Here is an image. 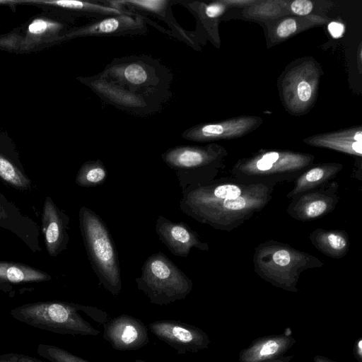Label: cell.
Returning <instances> with one entry per match:
<instances>
[{
    "label": "cell",
    "instance_id": "cell-17",
    "mask_svg": "<svg viewBox=\"0 0 362 362\" xmlns=\"http://www.w3.org/2000/svg\"><path fill=\"white\" fill-rule=\"evenodd\" d=\"M293 339L285 336H272L257 340L240 354L241 362H262L281 356L292 345Z\"/></svg>",
    "mask_w": 362,
    "mask_h": 362
},
{
    "label": "cell",
    "instance_id": "cell-13",
    "mask_svg": "<svg viewBox=\"0 0 362 362\" xmlns=\"http://www.w3.org/2000/svg\"><path fill=\"white\" fill-rule=\"evenodd\" d=\"M0 228L17 236L34 253L41 252L40 228L0 192Z\"/></svg>",
    "mask_w": 362,
    "mask_h": 362
},
{
    "label": "cell",
    "instance_id": "cell-6",
    "mask_svg": "<svg viewBox=\"0 0 362 362\" xmlns=\"http://www.w3.org/2000/svg\"><path fill=\"white\" fill-rule=\"evenodd\" d=\"M135 282L150 302L158 305L184 299L193 287L192 279L162 252L146 259Z\"/></svg>",
    "mask_w": 362,
    "mask_h": 362
},
{
    "label": "cell",
    "instance_id": "cell-27",
    "mask_svg": "<svg viewBox=\"0 0 362 362\" xmlns=\"http://www.w3.org/2000/svg\"><path fill=\"white\" fill-rule=\"evenodd\" d=\"M297 28L296 22L293 18L282 21L276 28V34L280 37H286L293 34Z\"/></svg>",
    "mask_w": 362,
    "mask_h": 362
},
{
    "label": "cell",
    "instance_id": "cell-28",
    "mask_svg": "<svg viewBox=\"0 0 362 362\" xmlns=\"http://www.w3.org/2000/svg\"><path fill=\"white\" fill-rule=\"evenodd\" d=\"M291 8L296 14L305 16L311 12L313 3L308 0H296L291 4Z\"/></svg>",
    "mask_w": 362,
    "mask_h": 362
},
{
    "label": "cell",
    "instance_id": "cell-31",
    "mask_svg": "<svg viewBox=\"0 0 362 362\" xmlns=\"http://www.w3.org/2000/svg\"><path fill=\"white\" fill-rule=\"evenodd\" d=\"M225 10L223 5L220 4H212L206 6L205 14L209 18H216Z\"/></svg>",
    "mask_w": 362,
    "mask_h": 362
},
{
    "label": "cell",
    "instance_id": "cell-29",
    "mask_svg": "<svg viewBox=\"0 0 362 362\" xmlns=\"http://www.w3.org/2000/svg\"><path fill=\"white\" fill-rule=\"evenodd\" d=\"M297 95L302 102H308L312 95V88L310 84L305 81H300L297 88Z\"/></svg>",
    "mask_w": 362,
    "mask_h": 362
},
{
    "label": "cell",
    "instance_id": "cell-19",
    "mask_svg": "<svg viewBox=\"0 0 362 362\" xmlns=\"http://www.w3.org/2000/svg\"><path fill=\"white\" fill-rule=\"evenodd\" d=\"M0 179L19 191H28L32 187V181L17 157L2 151H0Z\"/></svg>",
    "mask_w": 362,
    "mask_h": 362
},
{
    "label": "cell",
    "instance_id": "cell-12",
    "mask_svg": "<svg viewBox=\"0 0 362 362\" xmlns=\"http://www.w3.org/2000/svg\"><path fill=\"white\" fill-rule=\"evenodd\" d=\"M69 216L50 197H45L41 214V230L46 250L50 257H57L66 250L69 242Z\"/></svg>",
    "mask_w": 362,
    "mask_h": 362
},
{
    "label": "cell",
    "instance_id": "cell-4",
    "mask_svg": "<svg viewBox=\"0 0 362 362\" xmlns=\"http://www.w3.org/2000/svg\"><path fill=\"white\" fill-rule=\"evenodd\" d=\"M312 155L290 151H266L236 163L232 177L248 185L269 187L284 182L295 181L313 165Z\"/></svg>",
    "mask_w": 362,
    "mask_h": 362
},
{
    "label": "cell",
    "instance_id": "cell-22",
    "mask_svg": "<svg viewBox=\"0 0 362 362\" xmlns=\"http://www.w3.org/2000/svg\"><path fill=\"white\" fill-rule=\"evenodd\" d=\"M107 177V169L101 160H88L78 170L75 182L82 187H93L104 184Z\"/></svg>",
    "mask_w": 362,
    "mask_h": 362
},
{
    "label": "cell",
    "instance_id": "cell-9",
    "mask_svg": "<svg viewBox=\"0 0 362 362\" xmlns=\"http://www.w3.org/2000/svg\"><path fill=\"white\" fill-rule=\"evenodd\" d=\"M338 184L331 181L315 189L299 194L292 198L287 214L293 219L306 222L319 219L331 213L339 202Z\"/></svg>",
    "mask_w": 362,
    "mask_h": 362
},
{
    "label": "cell",
    "instance_id": "cell-15",
    "mask_svg": "<svg viewBox=\"0 0 362 362\" xmlns=\"http://www.w3.org/2000/svg\"><path fill=\"white\" fill-rule=\"evenodd\" d=\"M343 165L337 163H322L310 166L296 180L286 197L292 199L303 192L321 187L333 180Z\"/></svg>",
    "mask_w": 362,
    "mask_h": 362
},
{
    "label": "cell",
    "instance_id": "cell-11",
    "mask_svg": "<svg viewBox=\"0 0 362 362\" xmlns=\"http://www.w3.org/2000/svg\"><path fill=\"white\" fill-rule=\"evenodd\" d=\"M155 230L160 241L177 257H187L192 248L208 251L209 244L185 222H174L160 215Z\"/></svg>",
    "mask_w": 362,
    "mask_h": 362
},
{
    "label": "cell",
    "instance_id": "cell-21",
    "mask_svg": "<svg viewBox=\"0 0 362 362\" xmlns=\"http://www.w3.org/2000/svg\"><path fill=\"white\" fill-rule=\"evenodd\" d=\"M238 123L208 124L189 129L183 137L194 141H209L238 135Z\"/></svg>",
    "mask_w": 362,
    "mask_h": 362
},
{
    "label": "cell",
    "instance_id": "cell-20",
    "mask_svg": "<svg viewBox=\"0 0 362 362\" xmlns=\"http://www.w3.org/2000/svg\"><path fill=\"white\" fill-rule=\"evenodd\" d=\"M141 23L140 19H134L127 14L117 15L91 24L77 32V35H95L119 33L137 28L141 25Z\"/></svg>",
    "mask_w": 362,
    "mask_h": 362
},
{
    "label": "cell",
    "instance_id": "cell-30",
    "mask_svg": "<svg viewBox=\"0 0 362 362\" xmlns=\"http://www.w3.org/2000/svg\"><path fill=\"white\" fill-rule=\"evenodd\" d=\"M47 28V23L42 19L33 21L28 26V30L33 34H41Z\"/></svg>",
    "mask_w": 362,
    "mask_h": 362
},
{
    "label": "cell",
    "instance_id": "cell-3",
    "mask_svg": "<svg viewBox=\"0 0 362 362\" xmlns=\"http://www.w3.org/2000/svg\"><path fill=\"white\" fill-rule=\"evenodd\" d=\"M79 228L91 267L99 283L112 296L122 291V275L117 251L111 233L95 211L81 206Z\"/></svg>",
    "mask_w": 362,
    "mask_h": 362
},
{
    "label": "cell",
    "instance_id": "cell-33",
    "mask_svg": "<svg viewBox=\"0 0 362 362\" xmlns=\"http://www.w3.org/2000/svg\"><path fill=\"white\" fill-rule=\"evenodd\" d=\"M19 354L6 353L0 354V362H19Z\"/></svg>",
    "mask_w": 362,
    "mask_h": 362
},
{
    "label": "cell",
    "instance_id": "cell-1",
    "mask_svg": "<svg viewBox=\"0 0 362 362\" xmlns=\"http://www.w3.org/2000/svg\"><path fill=\"white\" fill-rule=\"evenodd\" d=\"M274 189L233 177L216 178L182 190L180 209L200 223L229 232L262 211L271 201Z\"/></svg>",
    "mask_w": 362,
    "mask_h": 362
},
{
    "label": "cell",
    "instance_id": "cell-8",
    "mask_svg": "<svg viewBox=\"0 0 362 362\" xmlns=\"http://www.w3.org/2000/svg\"><path fill=\"white\" fill-rule=\"evenodd\" d=\"M149 330L178 354L197 353L207 348L210 340L200 328L184 322L160 320L148 325Z\"/></svg>",
    "mask_w": 362,
    "mask_h": 362
},
{
    "label": "cell",
    "instance_id": "cell-5",
    "mask_svg": "<svg viewBox=\"0 0 362 362\" xmlns=\"http://www.w3.org/2000/svg\"><path fill=\"white\" fill-rule=\"evenodd\" d=\"M83 305L61 300L28 303L10 310L16 320L57 334L96 336L100 331L78 313Z\"/></svg>",
    "mask_w": 362,
    "mask_h": 362
},
{
    "label": "cell",
    "instance_id": "cell-26",
    "mask_svg": "<svg viewBox=\"0 0 362 362\" xmlns=\"http://www.w3.org/2000/svg\"><path fill=\"white\" fill-rule=\"evenodd\" d=\"M165 0H129V1H110L112 6L118 8L121 4H131L141 9L153 12H161L168 4Z\"/></svg>",
    "mask_w": 362,
    "mask_h": 362
},
{
    "label": "cell",
    "instance_id": "cell-23",
    "mask_svg": "<svg viewBox=\"0 0 362 362\" xmlns=\"http://www.w3.org/2000/svg\"><path fill=\"white\" fill-rule=\"evenodd\" d=\"M91 86L111 101L123 106L129 107L144 106V101L140 98L112 86L105 81L95 80L91 83Z\"/></svg>",
    "mask_w": 362,
    "mask_h": 362
},
{
    "label": "cell",
    "instance_id": "cell-35",
    "mask_svg": "<svg viewBox=\"0 0 362 362\" xmlns=\"http://www.w3.org/2000/svg\"><path fill=\"white\" fill-rule=\"evenodd\" d=\"M353 139L355 141L361 142L362 141V134L361 131L355 133L353 136Z\"/></svg>",
    "mask_w": 362,
    "mask_h": 362
},
{
    "label": "cell",
    "instance_id": "cell-36",
    "mask_svg": "<svg viewBox=\"0 0 362 362\" xmlns=\"http://www.w3.org/2000/svg\"><path fill=\"white\" fill-rule=\"evenodd\" d=\"M315 362H332V361H329L327 359H325L324 358L316 356L315 358Z\"/></svg>",
    "mask_w": 362,
    "mask_h": 362
},
{
    "label": "cell",
    "instance_id": "cell-16",
    "mask_svg": "<svg viewBox=\"0 0 362 362\" xmlns=\"http://www.w3.org/2000/svg\"><path fill=\"white\" fill-rule=\"evenodd\" d=\"M309 239L318 251L334 259L345 257L350 247L348 233L344 230L318 228L310 233Z\"/></svg>",
    "mask_w": 362,
    "mask_h": 362
},
{
    "label": "cell",
    "instance_id": "cell-24",
    "mask_svg": "<svg viewBox=\"0 0 362 362\" xmlns=\"http://www.w3.org/2000/svg\"><path fill=\"white\" fill-rule=\"evenodd\" d=\"M37 354L49 362H90L52 344H39Z\"/></svg>",
    "mask_w": 362,
    "mask_h": 362
},
{
    "label": "cell",
    "instance_id": "cell-18",
    "mask_svg": "<svg viewBox=\"0 0 362 362\" xmlns=\"http://www.w3.org/2000/svg\"><path fill=\"white\" fill-rule=\"evenodd\" d=\"M107 73L113 78L134 86H149L155 79L150 68L139 62L115 64Z\"/></svg>",
    "mask_w": 362,
    "mask_h": 362
},
{
    "label": "cell",
    "instance_id": "cell-32",
    "mask_svg": "<svg viewBox=\"0 0 362 362\" xmlns=\"http://www.w3.org/2000/svg\"><path fill=\"white\" fill-rule=\"evenodd\" d=\"M328 30L333 37L339 38L344 32V26L341 23L331 22L328 25Z\"/></svg>",
    "mask_w": 362,
    "mask_h": 362
},
{
    "label": "cell",
    "instance_id": "cell-14",
    "mask_svg": "<svg viewBox=\"0 0 362 362\" xmlns=\"http://www.w3.org/2000/svg\"><path fill=\"white\" fill-rule=\"evenodd\" d=\"M52 279L48 273L28 264L12 261H0V291L11 293L15 285L40 283Z\"/></svg>",
    "mask_w": 362,
    "mask_h": 362
},
{
    "label": "cell",
    "instance_id": "cell-2",
    "mask_svg": "<svg viewBox=\"0 0 362 362\" xmlns=\"http://www.w3.org/2000/svg\"><path fill=\"white\" fill-rule=\"evenodd\" d=\"M254 271L276 287L296 292L300 274L324 263L315 256L286 243L269 240L259 244L252 257Z\"/></svg>",
    "mask_w": 362,
    "mask_h": 362
},
{
    "label": "cell",
    "instance_id": "cell-37",
    "mask_svg": "<svg viewBox=\"0 0 362 362\" xmlns=\"http://www.w3.org/2000/svg\"><path fill=\"white\" fill-rule=\"evenodd\" d=\"M134 362H147V361H143V360H141V359H136L134 361Z\"/></svg>",
    "mask_w": 362,
    "mask_h": 362
},
{
    "label": "cell",
    "instance_id": "cell-34",
    "mask_svg": "<svg viewBox=\"0 0 362 362\" xmlns=\"http://www.w3.org/2000/svg\"><path fill=\"white\" fill-rule=\"evenodd\" d=\"M18 360L19 362H43L35 357L23 354H19Z\"/></svg>",
    "mask_w": 362,
    "mask_h": 362
},
{
    "label": "cell",
    "instance_id": "cell-10",
    "mask_svg": "<svg viewBox=\"0 0 362 362\" xmlns=\"http://www.w3.org/2000/svg\"><path fill=\"white\" fill-rule=\"evenodd\" d=\"M103 337L118 351L139 350L149 343L148 328L139 319L122 314L104 325Z\"/></svg>",
    "mask_w": 362,
    "mask_h": 362
},
{
    "label": "cell",
    "instance_id": "cell-7",
    "mask_svg": "<svg viewBox=\"0 0 362 362\" xmlns=\"http://www.w3.org/2000/svg\"><path fill=\"white\" fill-rule=\"evenodd\" d=\"M225 156L221 148L211 146H180L168 149L161 158L175 173L182 191L189 185L216 179Z\"/></svg>",
    "mask_w": 362,
    "mask_h": 362
},
{
    "label": "cell",
    "instance_id": "cell-25",
    "mask_svg": "<svg viewBox=\"0 0 362 362\" xmlns=\"http://www.w3.org/2000/svg\"><path fill=\"white\" fill-rule=\"evenodd\" d=\"M50 3L63 8L81 10L103 15L117 16L124 14V12L120 9H117L112 6L96 4L91 2L62 0Z\"/></svg>",
    "mask_w": 362,
    "mask_h": 362
}]
</instances>
